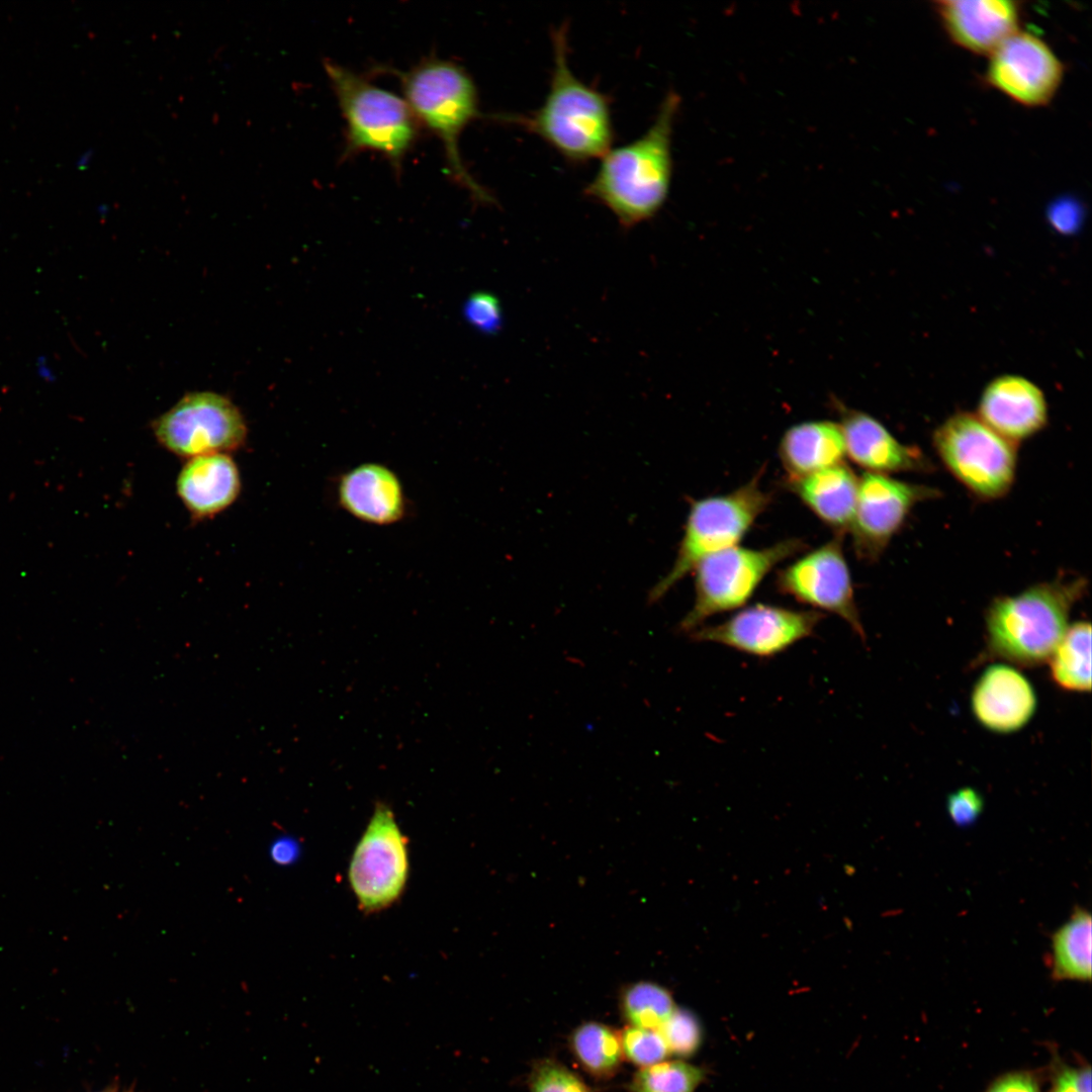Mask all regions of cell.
<instances>
[{
  "instance_id": "1",
  "label": "cell",
  "mask_w": 1092,
  "mask_h": 1092,
  "mask_svg": "<svg viewBox=\"0 0 1092 1092\" xmlns=\"http://www.w3.org/2000/svg\"><path fill=\"white\" fill-rule=\"evenodd\" d=\"M567 36L565 23L551 32L553 68L541 106L527 114L489 117L539 136L568 162L583 163L601 159L612 148L614 126L609 98L572 72Z\"/></svg>"
},
{
  "instance_id": "2",
  "label": "cell",
  "mask_w": 1092,
  "mask_h": 1092,
  "mask_svg": "<svg viewBox=\"0 0 1092 1092\" xmlns=\"http://www.w3.org/2000/svg\"><path fill=\"white\" fill-rule=\"evenodd\" d=\"M678 107L679 96L670 91L648 129L629 144L611 148L584 189L625 229L652 218L668 196L672 131Z\"/></svg>"
},
{
  "instance_id": "3",
  "label": "cell",
  "mask_w": 1092,
  "mask_h": 1092,
  "mask_svg": "<svg viewBox=\"0 0 1092 1092\" xmlns=\"http://www.w3.org/2000/svg\"><path fill=\"white\" fill-rule=\"evenodd\" d=\"M1087 586L1085 577L1065 575L995 598L985 613V646L976 662L1002 660L1022 667L1048 662Z\"/></svg>"
},
{
  "instance_id": "4",
  "label": "cell",
  "mask_w": 1092,
  "mask_h": 1092,
  "mask_svg": "<svg viewBox=\"0 0 1092 1092\" xmlns=\"http://www.w3.org/2000/svg\"><path fill=\"white\" fill-rule=\"evenodd\" d=\"M397 76L419 123L441 141L453 179L477 201L494 203L490 193L470 175L459 152L462 131L481 116L477 89L467 71L452 61L430 57L397 72Z\"/></svg>"
},
{
  "instance_id": "5",
  "label": "cell",
  "mask_w": 1092,
  "mask_h": 1092,
  "mask_svg": "<svg viewBox=\"0 0 1092 1092\" xmlns=\"http://www.w3.org/2000/svg\"><path fill=\"white\" fill-rule=\"evenodd\" d=\"M324 68L345 119L343 159L375 152L399 172L420 128L406 100L334 61Z\"/></svg>"
},
{
  "instance_id": "6",
  "label": "cell",
  "mask_w": 1092,
  "mask_h": 1092,
  "mask_svg": "<svg viewBox=\"0 0 1092 1092\" xmlns=\"http://www.w3.org/2000/svg\"><path fill=\"white\" fill-rule=\"evenodd\" d=\"M761 478L759 471L731 492L691 503L675 559L651 589V602L664 597L706 557L738 545L772 500Z\"/></svg>"
},
{
  "instance_id": "7",
  "label": "cell",
  "mask_w": 1092,
  "mask_h": 1092,
  "mask_svg": "<svg viewBox=\"0 0 1092 1092\" xmlns=\"http://www.w3.org/2000/svg\"><path fill=\"white\" fill-rule=\"evenodd\" d=\"M805 547L790 538L759 549L737 545L703 559L693 570L695 600L679 631L692 633L709 618L745 605L776 566Z\"/></svg>"
},
{
  "instance_id": "8",
  "label": "cell",
  "mask_w": 1092,
  "mask_h": 1092,
  "mask_svg": "<svg viewBox=\"0 0 1092 1092\" xmlns=\"http://www.w3.org/2000/svg\"><path fill=\"white\" fill-rule=\"evenodd\" d=\"M932 443L944 467L976 497L994 500L1010 491L1016 477L1017 445L977 415H952L935 430Z\"/></svg>"
},
{
  "instance_id": "9",
  "label": "cell",
  "mask_w": 1092,
  "mask_h": 1092,
  "mask_svg": "<svg viewBox=\"0 0 1092 1092\" xmlns=\"http://www.w3.org/2000/svg\"><path fill=\"white\" fill-rule=\"evenodd\" d=\"M153 431L164 448L188 459L237 450L248 434L239 407L212 391L187 393L154 421Z\"/></svg>"
},
{
  "instance_id": "10",
  "label": "cell",
  "mask_w": 1092,
  "mask_h": 1092,
  "mask_svg": "<svg viewBox=\"0 0 1092 1092\" xmlns=\"http://www.w3.org/2000/svg\"><path fill=\"white\" fill-rule=\"evenodd\" d=\"M407 841L392 810L378 803L352 854L348 877L364 912L393 904L408 876Z\"/></svg>"
},
{
  "instance_id": "11",
  "label": "cell",
  "mask_w": 1092,
  "mask_h": 1092,
  "mask_svg": "<svg viewBox=\"0 0 1092 1092\" xmlns=\"http://www.w3.org/2000/svg\"><path fill=\"white\" fill-rule=\"evenodd\" d=\"M939 490L888 474L863 472L858 476L854 515L849 528L856 556L878 560L920 503L938 497Z\"/></svg>"
},
{
  "instance_id": "12",
  "label": "cell",
  "mask_w": 1092,
  "mask_h": 1092,
  "mask_svg": "<svg viewBox=\"0 0 1092 1092\" xmlns=\"http://www.w3.org/2000/svg\"><path fill=\"white\" fill-rule=\"evenodd\" d=\"M776 584L779 592L802 604L837 615L866 640L842 536L835 535L781 569Z\"/></svg>"
},
{
  "instance_id": "13",
  "label": "cell",
  "mask_w": 1092,
  "mask_h": 1092,
  "mask_svg": "<svg viewBox=\"0 0 1092 1092\" xmlns=\"http://www.w3.org/2000/svg\"><path fill=\"white\" fill-rule=\"evenodd\" d=\"M821 612L755 604L718 625L692 632L695 641L721 644L757 656H775L810 637L823 620Z\"/></svg>"
},
{
  "instance_id": "14",
  "label": "cell",
  "mask_w": 1092,
  "mask_h": 1092,
  "mask_svg": "<svg viewBox=\"0 0 1092 1092\" xmlns=\"http://www.w3.org/2000/svg\"><path fill=\"white\" fill-rule=\"evenodd\" d=\"M1064 66L1036 34L1017 30L991 54L986 81L1024 106L1048 104L1058 91Z\"/></svg>"
},
{
  "instance_id": "15",
  "label": "cell",
  "mask_w": 1092,
  "mask_h": 1092,
  "mask_svg": "<svg viewBox=\"0 0 1092 1092\" xmlns=\"http://www.w3.org/2000/svg\"><path fill=\"white\" fill-rule=\"evenodd\" d=\"M1037 696L1029 679L1014 665L992 663L976 680L971 710L989 731L1009 734L1024 728L1037 709Z\"/></svg>"
},
{
  "instance_id": "16",
  "label": "cell",
  "mask_w": 1092,
  "mask_h": 1092,
  "mask_svg": "<svg viewBox=\"0 0 1092 1092\" xmlns=\"http://www.w3.org/2000/svg\"><path fill=\"white\" fill-rule=\"evenodd\" d=\"M978 418L1004 439L1017 445L1040 432L1049 419L1042 391L1018 375H1002L983 391Z\"/></svg>"
},
{
  "instance_id": "17",
  "label": "cell",
  "mask_w": 1092,
  "mask_h": 1092,
  "mask_svg": "<svg viewBox=\"0 0 1092 1092\" xmlns=\"http://www.w3.org/2000/svg\"><path fill=\"white\" fill-rule=\"evenodd\" d=\"M340 508L375 526L393 525L405 516L407 502L397 474L379 462H363L344 472L336 486Z\"/></svg>"
},
{
  "instance_id": "18",
  "label": "cell",
  "mask_w": 1092,
  "mask_h": 1092,
  "mask_svg": "<svg viewBox=\"0 0 1092 1092\" xmlns=\"http://www.w3.org/2000/svg\"><path fill=\"white\" fill-rule=\"evenodd\" d=\"M839 425L846 456L866 472L890 475L932 469L931 462L919 448L901 443L883 424L866 413L844 412Z\"/></svg>"
},
{
  "instance_id": "19",
  "label": "cell",
  "mask_w": 1092,
  "mask_h": 1092,
  "mask_svg": "<svg viewBox=\"0 0 1092 1092\" xmlns=\"http://www.w3.org/2000/svg\"><path fill=\"white\" fill-rule=\"evenodd\" d=\"M935 10L948 36L976 54H991L1018 30L1020 7L1007 0H941Z\"/></svg>"
},
{
  "instance_id": "20",
  "label": "cell",
  "mask_w": 1092,
  "mask_h": 1092,
  "mask_svg": "<svg viewBox=\"0 0 1092 1092\" xmlns=\"http://www.w3.org/2000/svg\"><path fill=\"white\" fill-rule=\"evenodd\" d=\"M177 493L194 518L212 517L229 508L241 491L237 464L226 453L188 459L177 478Z\"/></svg>"
},
{
  "instance_id": "21",
  "label": "cell",
  "mask_w": 1092,
  "mask_h": 1092,
  "mask_svg": "<svg viewBox=\"0 0 1092 1092\" xmlns=\"http://www.w3.org/2000/svg\"><path fill=\"white\" fill-rule=\"evenodd\" d=\"M785 484L836 535L843 536L849 531L855 510L858 476L845 462L786 479Z\"/></svg>"
},
{
  "instance_id": "22",
  "label": "cell",
  "mask_w": 1092,
  "mask_h": 1092,
  "mask_svg": "<svg viewBox=\"0 0 1092 1092\" xmlns=\"http://www.w3.org/2000/svg\"><path fill=\"white\" fill-rule=\"evenodd\" d=\"M778 451L786 479L842 463L846 457L840 425L829 421L794 425L785 432Z\"/></svg>"
},
{
  "instance_id": "23",
  "label": "cell",
  "mask_w": 1092,
  "mask_h": 1092,
  "mask_svg": "<svg viewBox=\"0 0 1092 1092\" xmlns=\"http://www.w3.org/2000/svg\"><path fill=\"white\" fill-rule=\"evenodd\" d=\"M1091 914L1075 907L1052 936L1050 968L1055 980H1091Z\"/></svg>"
},
{
  "instance_id": "24",
  "label": "cell",
  "mask_w": 1092,
  "mask_h": 1092,
  "mask_svg": "<svg viewBox=\"0 0 1092 1092\" xmlns=\"http://www.w3.org/2000/svg\"><path fill=\"white\" fill-rule=\"evenodd\" d=\"M1053 681L1074 693L1091 691V625L1078 621L1069 625L1049 659Z\"/></svg>"
},
{
  "instance_id": "25",
  "label": "cell",
  "mask_w": 1092,
  "mask_h": 1092,
  "mask_svg": "<svg viewBox=\"0 0 1092 1092\" xmlns=\"http://www.w3.org/2000/svg\"><path fill=\"white\" fill-rule=\"evenodd\" d=\"M570 1045L582 1067L596 1077L614 1075L624 1057L620 1033L598 1022L578 1026L571 1034Z\"/></svg>"
},
{
  "instance_id": "26",
  "label": "cell",
  "mask_w": 1092,
  "mask_h": 1092,
  "mask_svg": "<svg viewBox=\"0 0 1092 1092\" xmlns=\"http://www.w3.org/2000/svg\"><path fill=\"white\" fill-rule=\"evenodd\" d=\"M676 1009L670 994L660 986L641 982L623 994L622 1010L630 1025L657 1029Z\"/></svg>"
},
{
  "instance_id": "27",
  "label": "cell",
  "mask_w": 1092,
  "mask_h": 1092,
  "mask_svg": "<svg viewBox=\"0 0 1092 1092\" xmlns=\"http://www.w3.org/2000/svg\"><path fill=\"white\" fill-rule=\"evenodd\" d=\"M704 1073L681 1061L659 1062L638 1070L630 1083L631 1092H694Z\"/></svg>"
},
{
  "instance_id": "28",
  "label": "cell",
  "mask_w": 1092,
  "mask_h": 1092,
  "mask_svg": "<svg viewBox=\"0 0 1092 1092\" xmlns=\"http://www.w3.org/2000/svg\"><path fill=\"white\" fill-rule=\"evenodd\" d=\"M620 1038L623 1055L641 1068L662 1062L669 1054L657 1029L630 1025L620 1033Z\"/></svg>"
},
{
  "instance_id": "29",
  "label": "cell",
  "mask_w": 1092,
  "mask_h": 1092,
  "mask_svg": "<svg viewBox=\"0 0 1092 1092\" xmlns=\"http://www.w3.org/2000/svg\"><path fill=\"white\" fill-rule=\"evenodd\" d=\"M529 1084L531 1092H592L579 1077L551 1059L534 1065Z\"/></svg>"
},
{
  "instance_id": "30",
  "label": "cell",
  "mask_w": 1092,
  "mask_h": 1092,
  "mask_svg": "<svg viewBox=\"0 0 1092 1092\" xmlns=\"http://www.w3.org/2000/svg\"><path fill=\"white\" fill-rule=\"evenodd\" d=\"M657 1030L668 1053L677 1056L692 1055L701 1042V1029L696 1018L677 1008Z\"/></svg>"
},
{
  "instance_id": "31",
  "label": "cell",
  "mask_w": 1092,
  "mask_h": 1092,
  "mask_svg": "<svg viewBox=\"0 0 1092 1092\" xmlns=\"http://www.w3.org/2000/svg\"><path fill=\"white\" fill-rule=\"evenodd\" d=\"M463 313L467 322L481 333L493 335L502 330V305L489 292L479 291L470 295Z\"/></svg>"
},
{
  "instance_id": "32",
  "label": "cell",
  "mask_w": 1092,
  "mask_h": 1092,
  "mask_svg": "<svg viewBox=\"0 0 1092 1092\" xmlns=\"http://www.w3.org/2000/svg\"><path fill=\"white\" fill-rule=\"evenodd\" d=\"M983 810L984 799L974 788H961L946 798V811L956 825L969 826L975 823Z\"/></svg>"
},
{
  "instance_id": "33",
  "label": "cell",
  "mask_w": 1092,
  "mask_h": 1092,
  "mask_svg": "<svg viewBox=\"0 0 1092 1092\" xmlns=\"http://www.w3.org/2000/svg\"><path fill=\"white\" fill-rule=\"evenodd\" d=\"M1084 208L1080 201L1072 196H1063L1054 200L1048 209L1049 220L1060 233H1073L1081 224Z\"/></svg>"
},
{
  "instance_id": "34",
  "label": "cell",
  "mask_w": 1092,
  "mask_h": 1092,
  "mask_svg": "<svg viewBox=\"0 0 1092 1092\" xmlns=\"http://www.w3.org/2000/svg\"><path fill=\"white\" fill-rule=\"evenodd\" d=\"M1051 1092H1091V1069L1088 1065L1062 1067L1056 1073Z\"/></svg>"
},
{
  "instance_id": "35",
  "label": "cell",
  "mask_w": 1092,
  "mask_h": 1092,
  "mask_svg": "<svg viewBox=\"0 0 1092 1092\" xmlns=\"http://www.w3.org/2000/svg\"><path fill=\"white\" fill-rule=\"evenodd\" d=\"M986 1092H1040V1088L1033 1073L1013 1071L996 1078Z\"/></svg>"
},
{
  "instance_id": "36",
  "label": "cell",
  "mask_w": 1092,
  "mask_h": 1092,
  "mask_svg": "<svg viewBox=\"0 0 1092 1092\" xmlns=\"http://www.w3.org/2000/svg\"><path fill=\"white\" fill-rule=\"evenodd\" d=\"M298 853V843L287 837L275 840L271 847V856L279 864L292 863L297 858Z\"/></svg>"
},
{
  "instance_id": "37",
  "label": "cell",
  "mask_w": 1092,
  "mask_h": 1092,
  "mask_svg": "<svg viewBox=\"0 0 1092 1092\" xmlns=\"http://www.w3.org/2000/svg\"><path fill=\"white\" fill-rule=\"evenodd\" d=\"M96 1092H133V1091H130L129 1089H119L117 1087H110V1088H106L104 1090L96 1091Z\"/></svg>"
}]
</instances>
